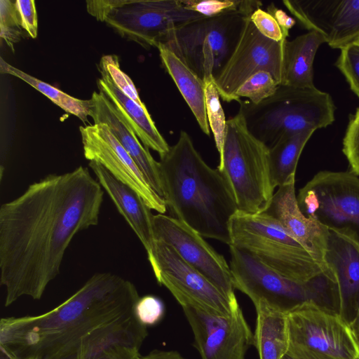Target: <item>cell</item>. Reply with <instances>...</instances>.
Masks as SVG:
<instances>
[{
	"mask_svg": "<svg viewBox=\"0 0 359 359\" xmlns=\"http://www.w3.org/2000/svg\"><path fill=\"white\" fill-rule=\"evenodd\" d=\"M104 191L87 168L50 174L0 207V283L5 306L40 299L76 234L98 224Z\"/></svg>",
	"mask_w": 359,
	"mask_h": 359,
	"instance_id": "1",
	"label": "cell"
},
{
	"mask_svg": "<svg viewBox=\"0 0 359 359\" xmlns=\"http://www.w3.org/2000/svg\"><path fill=\"white\" fill-rule=\"evenodd\" d=\"M140 297L130 280L97 273L46 313L1 318L0 346L14 359H75L95 330L133 314Z\"/></svg>",
	"mask_w": 359,
	"mask_h": 359,
	"instance_id": "2",
	"label": "cell"
},
{
	"mask_svg": "<svg viewBox=\"0 0 359 359\" xmlns=\"http://www.w3.org/2000/svg\"><path fill=\"white\" fill-rule=\"evenodd\" d=\"M158 162L163 199L172 216L201 236L229 246V224L238 208L223 172L205 162L183 130Z\"/></svg>",
	"mask_w": 359,
	"mask_h": 359,
	"instance_id": "3",
	"label": "cell"
},
{
	"mask_svg": "<svg viewBox=\"0 0 359 359\" xmlns=\"http://www.w3.org/2000/svg\"><path fill=\"white\" fill-rule=\"evenodd\" d=\"M230 269L235 289L245 294L255 306L264 303L287 313L313 302L339 313L336 280L325 273L306 282H297L276 272L250 252L230 245Z\"/></svg>",
	"mask_w": 359,
	"mask_h": 359,
	"instance_id": "4",
	"label": "cell"
},
{
	"mask_svg": "<svg viewBox=\"0 0 359 359\" xmlns=\"http://www.w3.org/2000/svg\"><path fill=\"white\" fill-rule=\"evenodd\" d=\"M239 103L248 130L269 148L285 134L315 131L331 125L336 109L325 92L282 84L259 104Z\"/></svg>",
	"mask_w": 359,
	"mask_h": 359,
	"instance_id": "5",
	"label": "cell"
},
{
	"mask_svg": "<svg viewBox=\"0 0 359 359\" xmlns=\"http://www.w3.org/2000/svg\"><path fill=\"white\" fill-rule=\"evenodd\" d=\"M217 168L231 186L238 211L259 214L269 208L274 194L269 149L250 132L240 111L226 121Z\"/></svg>",
	"mask_w": 359,
	"mask_h": 359,
	"instance_id": "6",
	"label": "cell"
},
{
	"mask_svg": "<svg viewBox=\"0 0 359 359\" xmlns=\"http://www.w3.org/2000/svg\"><path fill=\"white\" fill-rule=\"evenodd\" d=\"M230 245L244 250L283 276L297 282L327 274L311 255L273 217L237 211L229 224ZM229 245V246H230Z\"/></svg>",
	"mask_w": 359,
	"mask_h": 359,
	"instance_id": "7",
	"label": "cell"
},
{
	"mask_svg": "<svg viewBox=\"0 0 359 359\" xmlns=\"http://www.w3.org/2000/svg\"><path fill=\"white\" fill-rule=\"evenodd\" d=\"M249 16L234 11L193 20L169 31L161 43L205 81L225 64Z\"/></svg>",
	"mask_w": 359,
	"mask_h": 359,
	"instance_id": "8",
	"label": "cell"
},
{
	"mask_svg": "<svg viewBox=\"0 0 359 359\" xmlns=\"http://www.w3.org/2000/svg\"><path fill=\"white\" fill-rule=\"evenodd\" d=\"M301 211L329 229H346L359 244V177L351 171H320L299 191Z\"/></svg>",
	"mask_w": 359,
	"mask_h": 359,
	"instance_id": "9",
	"label": "cell"
},
{
	"mask_svg": "<svg viewBox=\"0 0 359 359\" xmlns=\"http://www.w3.org/2000/svg\"><path fill=\"white\" fill-rule=\"evenodd\" d=\"M147 257L157 282L164 285L180 305L191 304L225 316L234 314L241 309L163 241L155 240Z\"/></svg>",
	"mask_w": 359,
	"mask_h": 359,
	"instance_id": "10",
	"label": "cell"
},
{
	"mask_svg": "<svg viewBox=\"0 0 359 359\" xmlns=\"http://www.w3.org/2000/svg\"><path fill=\"white\" fill-rule=\"evenodd\" d=\"M286 41L265 37L248 17L232 53L214 78L220 97L228 102L236 101L237 89L260 71L269 72L282 84Z\"/></svg>",
	"mask_w": 359,
	"mask_h": 359,
	"instance_id": "11",
	"label": "cell"
},
{
	"mask_svg": "<svg viewBox=\"0 0 359 359\" xmlns=\"http://www.w3.org/2000/svg\"><path fill=\"white\" fill-rule=\"evenodd\" d=\"M202 17L180 0H123L104 22L122 37L148 48L157 47L175 27Z\"/></svg>",
	"mask_w": 359,
	"mask_h": 359,
	"instance_id": "12",
	"label": "cell"
},
{
	"mask_svg": "<svg viewBox=\"0 0 359 359\" xmlns=\"http://www.w3.org/2000/svg\"><path fill=\"white\" fill-rule=\"evenodd\" d=\"M286 316L289 344L336 359H359V346L350 325L339 313L306 302Z\"/></svg>",
	"mask_w": 359,
	"mask_h": 359,
	"instance_id": "13",
	"label": "cell"
},
{
	"mask_svg": "<svg viewBox=\"0 0 359 359\" xmlns=\"http://www.w3.org/2000/svg\"><path fill=\"white\" fill-rule=\"evenodd\" d=\"M155 240L172 247L191 267L216 286L234 305H239L234 293L231 269L223 255L188 225L178 219L157 214L153 217Z\"/></svg>",
	"mask_w": 359,
	"mask_h": 359,
	"instance_id": "14",
	"label": "cell"
},
{
	"mask_svg": "<svg viewBox=\"0 0 359 359\" xmlns=\"http://www.w3.org/2000/svg\"><path fill=\"white\" fill-rule=\"evenodd\" d=\"M181 306L201 359H245L254 334L241 309L225 316L191 304Z\"/></svg>",
	"mask_w": 359,
	"mask_h": 359,
	"instance_id": "15",
	"label": "cell"
},
{
	"mask_svg": "<svg viewBox=\"0 0 359 359\" xmlns=\"http://www.w3.org/2000/svg\"><path fill=\"white\" fill-rule=\"evenodd\" d=\"M80 133L86 159L99 163L116 179L134 189L151 210L160 214L166 212L165 201L151 189L107 125L80 126Z\"/></svg>",
	"mask_w": 359,
	"mask_h": 359,
	"instance_id": "16",
	"label": "cell"
},
{
	"mask_svg": "<svg viewBox=\"0 0 359 359\" xmlns=\"http://www.w3.org/2000/svg\"><path fill=\"white\" fill-rule=\"evenodd\" d=\"M287 9L332 48L359 41V0H284Z\"/></svg>",
	"mask_w": 359,
	"mask_h": 359,
	"instance_id": "17",
	"label": "cell"
},
{
	"mask_svg": "<svg viewBox=\"0 0 359 359\" xmlns=\"http://www.w3.org/2000/svg\"><path fill=\"white\" fill-rule=\"evenodd\" d=\"M295 177L278 187L269 208L264 212L276 219L313 257L325 272L335 276L325 256L330 231L316 219L301 211L295 194Z\"/></svg>",
	"mask_w": 359,
	"mask_h": 359,
	"instance_id": "18",
	"label": "cell"
},
{
	"mask_svg": "<svg viewBox=\"0 0 359 359\" xmlns=\"http://www.w3.org/2000/svg\"><path fill=\"white\" fill-rule=\"evenodd\" d=\"M90 100V116L94 124L103 123L108 126L137 164L151 189L163 199L159 162L153 158L149 149L140 143L131 126L102 91H94Z\"/></svg>",
	"mask_w": 359,
	"mask_h": 359,
	"instance_id": "19",
	"label": "cell"
},
{
	"mask_svg": "<svg viewBox=\"0 0 359 359\" xmlns=\"http://www.w3.org/2000/svg\"><path fill=\"white\" fill-rule=\"evenodd\" d=\"M325 256L334 272L339 297V314L350 325L359 308V251L345 229H329Z\"/></svg>",
	"mask_w": 359,
	"mask_h": 359,
	"instance_id": "20",
	"label": "cell"
},
{
	"mask_svg": "<svg viewBox=\"0 0 359 359\" xmlns=\"http://www.w3.org/2000/svg\"><path fill=\"white\" fill-rule=\"evenodd\" d=\"M88 165L147 255L149 254L155 241L151 209L134 189L116 179L103 165L95 161H90Z\"/></svg>",
	"mask_w": 359,
	"mask_h": 359,
	"instance_id": "21",
	"label": "cell"
},
{
	"mask_svg": "<svg viewBox=\"0 0 359 359\" xmlns=\"http://www.w3.org/2000/svg\"><path fill=\"white\" fill-rule=\"evenodd\" d=\"M97 87L113 102L121 116L131 126L142 144L156 151L160 156L170 149L166 140L158 130L146 106H142L121 92L109 76L101 71Z\"/></svg>",
	"mask_w": 359,
	"mask_h": 359,
	"instance_id": "22",
	"label": "cell"
},
{
	"mask_svg": "<svg viewBox=\"0 0 359 359\" xmlns=\"http://www.w3.org/2000/svg\"><path fill=\"white\" fill-rule=\"evenodd\" d=\"M162 64L191 110L201 130L210 135L204 81L164 44L156 47Z\"/></svg>",
	"mask_w": 359,
	"mask_h": 359,
	"instance_id": "23",
	"label": "cell"
},
{
	"mask_svg": "<svg viewBox=\"0 0 359 359\" xmlns=\"http://www.w3.org/2000/svg\"><path fill=\"white\" fill-rule=\"evenodd\" d=\"M325 38L311 30L286 41L284 50L283 79L282 85L314 88L313 64L316 53Z\"/></svg>",
	"mask_w": 359,
	"mask_h": 359,
	"instance_id": "24",
	"label": "cell"
},
{
	"mask_svg": "<svg viewBox=\"0 0 359 359\" xmlns=\"http://www.w3.org/2000/svg\"><path fill=\"white\" fill-rule=\"evenodd\" d=\"M255 307L257 322L254 346L259 359H282L289 345L286 313L276 311L264 303H259Z\"/></svg>",
	"mask_w": 359,
	"mask_h": 359,
	"instance_id": "25",
	"label": "cell"
},
{
	"mask_svg": "<svg viewBox=\"0 0 359 359\" xmlns=\"http://www.w3.org/2000/svg\"><path fill=\"white\" fill-rule=\"evenodd\" d=\"M313 133L308 130L285 134L269 148L271 178L274 189L295 177L299 156Z\"/></svg>",
	"mask_w": 359,
	"mask_h": 359,
	"instance_id": "26",
	"label": "cell"
},
{
	"mask_svg": "<svg viewBox=\"0 0 359 359\" xmlns=\"http://www.w3.org/2000/svg\"><path fill=\"white\" fill-rule=\"evenodd\" d=\"M0 72L16 76L43 94L66 112L77 116L83 123L87 121L91 109V100L75 98L0 59Z\"/></svg>",
	"mask_w": 359,
	"mask_h": 359,
	"instance_id": "27",
	"label": "cell"
},
{
	"mask_svg": "<svg viewBox=\"0 0 359 359\" xmlns=\"http://www.w3.org/2000/svg\"><path fill=\"white\" fill-rule=\"evenodd\" d=\"M205 82V107L208 124L212 132L215 146L222 156L223 147L226 130V120L220 102V95L216 86L214 77Z\"/></svg>",
	"mask_w": 359,
	"mask_h": 359,
	"instance_id": "28",
	"label": "cell"
},
{
	"mask_svg": "<svg viewBox=\"0 0 359 359\" xmlns=\"http://www.w3.org/2000/svg\"><path fill=\"white\" fill-rule=\"evenodd\" d=\"M188 10L204 17H212L229 11H241L250 15L262 4L259 1L250 0H180Z\"/></svg>",
	"mask_w": 359,
	"mask_h": 359,
	"instance_id": "29",
	"label": "cell"
},
{
	"mask_svg": "<svg viewBox=\"0 0 359 359\" xmlns=\"http://www.w3.org/2000/svg\"><path fill=\"white\" fill-rule=\"evenodd\" d=\"M280 84L271 73L260 71L250 76L236 91V101L239 102L241 97L257 104L273 95Z\"/></svg>",
	"mask_w": 359,
	"mask_h": 359,
	"instance_id": "30",
	"label": "cell"
},
{
	"mask_svg": "<svg viewBox=\"0 0 359 359\" xmlns=\"http://www.w3.org/2000/svg\"><path fill=\"white\" fill-rule=\"evenodd\" d=\"M101 71L105 72L112 80L114 84L126 95L142 106V102L136 88L128 76L121 71L118 57L115 55H107L102 57L100 62Z\"/></svg>",
	"mask_w": 359,
	"mask_h": 359,
	"instance_id": "31",
	"label": "cell"
},
{
	"mask_svg": "<svg viewBox=\"0 0 359 359\" xmlns=\"http://www.w3.org/2000/svg\"><path fill=\"white\" fill-rule=\"evenodd\" d=\"M336 66L344 76L351 90L359 97V41L341 50Z\"/></svg>",
	"mask_w": 359,
	"mask_h": 359,
	"instance_id": "32",
	"label": "cell"
},
{
	"mask_svg": "<svg viewBox=\"0 0 359 359\" xmlns=\"http://www.w3.org/2000/svg\"><path fill=\"white\" fill-rule=\"evenodd\" d=\"M343 153L350 171L359 176V107L351 115L343 140Z\"/></svg>",
	"mask_w": 359,
	"mask_h": 359,
	"instance_id": "33",
	"label": "cell"
},
{
	"mask_svg": "<svg viewBox=\"0 0 359 359\" xmlns=\"http://www.w3.org/2000/svg\"><path fill=\"white\" fill-rule=\"evenodd\" d=\"M163 302L154 295H145L137 300L134 312L138 320L146 327L158 324L165 314Z\"/></svg>",
	"mask_w": 359,
	"mask_h": 359,
	"instance_id": "34",
	"label": "cell"
},
{
	"mask_svg": "<svg viewBox=\"0 0 359 359\" xmlns=\"http://www.w3.org/2000/svg\"><path fill=\"white\" fill-rule=\"evenodd\" d=\"M250 19L258 32L265 37L275 41L287 39L286 34L275 20L267 11L259 8L250 15Z\"/></svg>",
	"mask_w": 359,
	"mask_h": 359,
	"instance_id": "35",
	"label": "cell"
},
{
	"mask_svg": "<svg viewBox=\"0 0 359 359\" xmlns=\"http://www.w3.org/2000/svg\"><path fill=\"white\" fill-rule=\"evenodd\" d=\"M14 2L22 29L30 37L35 39L38 31L35 1L33 0H16Z\"/></svg>",
	"mask_w": 359,
	"mask_h": 359,
	"instance_id": "36",
	"label": "cell"
},
{
	"mask_svg": "<svg viewBox=\"0 0 359 359\" xmlns=\"http://www.w3.org/2000/svg\"><path fill=\"white\" fill-rule=\"evenodd\" d=\"M140 347L126 344L114 345L92 359H139Z\"/></svg>",
	"mask_w": 359,
	"mask_h": 359,
	"instance_id": "37",
	"label": "cell"
},
{
	"mask_svg": "<svg viewBox=\"0 0 359 359\" xmlns=\"http://www.w3.org/2000/svg\"><path fill=\"white\" fill-rule=\"evenodd\" d=\"M123 0L87 1L88 12L97 20L104 22L112 8L120 5Z\"/></svg>",
	"mask_w": 359,
	"mask_h": 359,
	"instance_id": "38",
	"label": "cell"
},
{
	"mask_svg": "<svg viewBox=\"0 0 359 359\" xmlns=\"http://www.w3.org/2000/svg\"><path fill=\"white\" fill-rule=\"evenodd\" d=\"M0 26L22 29L15 2L0 0Z\"/></svg>",
	"mask_w": 359,
	"mask_h": 359,
	"instance_id": "39",
	"label": "cell"
},
{
	"mask_svg": "<svg viewBox=\"0 0 359 359\" xmlns=\"http://www.w3.org/2000/svg\"><path fill=\"white\" fill-rule=\"evenodd\" d=\"M282 359H336L330 355L297 346L289 344L286 354Z\"/></svg>",
	"mask_w": 359,
	"mask_h": 359,
	"instance_id": "40",
	"label": "cell"
},
{
	"mask_svg": "<svg viewBox=\"0 0 359 359\" xmlns=\"http://www.w3.org/2000/svg\"><path fill=\"white\" fill-rule=\"evenodd\" d=\"M267 12L275 18L284 34L288 36L289 29L295 24L294 19L287 15L283 10L278 8L273 3L268 6Z\"/></svg>",
	"mask_w": 359,
	"mask_h": 359,
	"instance_id": "41",
	"label": "cell"
},
{
	"mask_svg": "<svg viewBox=\"0 0 359 359\" xmlns=\"http://www.w3.org/2000/svg\"><path fill=\"white\" fill-rule=\"evenodd\" d=\"M0 36L7 45L14 51L13 44L19 41L22 36V29L11 28L0 26Z\"/></svg>",
	"mask_w": 359,
	"mask_h": 359,
	"instance_id": "42",
	"label": "cell"
},
{
	"mask_svg": "<svg viewBox=\"0 0 359 359\" xmlns=\"http://www.w3.org/2000/svg\"><path fill=\"white\" fill-rule=\"evenodd\" d=\"M139 359H186L175 351L153 350L145 355H140Z\"/></svg>",
	"mask_w": 359,
	"mask_h": 359,
	"instance_id": "43",
	"label": "cell"
},
{
	"mask_svg": "<svg viewBox=\"0 0 359 359\" xmlns=\"http://www.w3.org/2000/svg\"><path fill=\"white\" fill-rule=\"evenodd\" d=\"M348 233H349V232H348ZM352 238H353V241L355 242V243L358 249V251H359V244L356 242V241L353 237H352ZM350 327H351V331L353 332V334L354 336V338L355 339V340L359 346V308H358V310L357 311L355 318L353 319V322L350 324Z\"/></svg>",
	"mask_w": 359,
	"mask_h": 359,
	"instance_id": "44",
	"label": "cell"
},
{
	"mask_svg": "<svg viewBox=\"0 0 359 359\" xmlns=\"http://www.w3.org/2000/svg\"><path fill=\"white\" fill-rule=\"evenodd\" d=\"M0 359H14L3 347L0 346Z\"/></svg>",
	"mask_w": 359,
	"mask_h": 359,
	"instance_id": "45",
	"label": "cell"
}]
</instances>
